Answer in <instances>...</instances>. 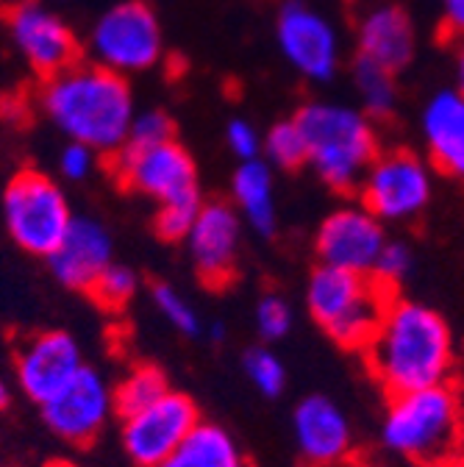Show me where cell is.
<instances>
[{"label": "cell", "mask_w": 464, "mask_h": 467, "mask_svg": "<svg viewBox=\"0 0 464 467\" xmlns=\"http://www.w3.org/2000/svg\"><path fill=\"white\" fill-rule=\"evenodd\" d=\"M39 111L67 142H81L98 156L120 153L137 114L129 78L81 58L39 87Z\"/></svg>", "instance_id": "6da1fadb"}, {"label": "cell", "mask_w": 464, "mask_h": 467, "mask_svg": "<svg viewBox=\"0 0 464 467\" xmlns=\"http://www.w3.org/2000/svg\"><path fill=\"white\" fill-rule=\"evenodd\" d=\"M376 381L395 398L445 384L453 365V337L431 306L395 298L365 345Z\"/></svg>", "instance_id": "7a4b0ae2"}, {"label": "cell", "mask_w": 464, "mask_h": 467, "mask_svg": "<svg viewBox=\"0 0 464 467\" xmlns=\"http://www.w3.org/2000/svg\"><path fill=\"white\" fill-rule=\"evenodd\" d=\"M295 123L306 140V164L336 192H356L367 167L378 156V134L370 117L347 103L309 100Z\"/></svg>", "instance_id": "3957f363"}, {"label": "cell", "mask_w": 464, "mask_h": 467, "mask_svg": "<svg viewBox=\"0 0 464 467\" xmlns=\"http://www.w3.org/2000/svg\"><path fill=\"white\" fill-rule=\"evenodd\" d=\"M381 437L389 451L423 467H464L461 406L445 384L395 395Z\"/></svg>", "instance_id": "277c9868"}, {"label": "cell", "mask_w": 464, "mask_h": 467, "mask_svg": "<svg viewBox=\"0 0 464 467\" xmlns=\"http://www.w3.org/2000/svg\"><path fill=\"white\" fill-rule=\"evenodd\" d=\"M395 289L376 275L320 265L306 286V306L314 323L342 348L365 350L376 334Z\"/></svg>", "instance_id": "5b68a950"}, {"label": "cell", "mask_w": 464, "mask_h": 467, "mask_svg": "<svg viewBox=\"0 0 464 467\" xmlns=\"http://www.w3.org/2000/svg\"><path fill=\"white\" fill-rule=\"evenodd\" d=\"M89 62L123 78L150 73L164 58V31L145 0H123L108 6L84 42Z\"/></svg>", "instance_id": "8992f818"}, {"label": "cell", "mask_w": 464, "mask_h": 467, "mask_svg": "<svg viewBox=\"0 0 464 467\" xmlns=\"http://www.w3.org/2000/svg\"><path fill=\"white\" fill-rule=\"evenodd\" d=\"M4 223L17 248L47 259L62 245L73 223V209L50 175L42 170H20L4 192Z\"/></svg>", "instance_id": "52a82bcc"}, {"label": "cell", "mask_w": 464, "mask_h": 467, "mask_svg": "<svg viewBox=\"0 0 464 467\" xmlns=\"http://www.w3.org/2000/svg\"><path fill=\"white\" fill-rule=\"evenodd\" d=\"M111 170L129 192H139L150 201L161 203H184L203 201L198 170L190 150L170 140L161 145L134 148L126 145L120 153L111 156Z\"/></svg>", "instance_id": "ba28073f"}, {"label": "cell", "mask_w": 464, "mask_h": 467, "mask_svg": "<svg viewBox=\"0 0 464 467\" xmlns=\"http://www.w3.org/2000/svg\"><path fill=\"white\" fill-rule=\"evenodd\" d=\"M359 195L362 206L381 223L415 220L434 195L431 167L412 150L378 153L359 184Z\"/></svg>", "instance_id": "9c48e42d"}, {"label": "cell", "mask_w": 464, "mask_h": 467, "mask_svg": "<svg viewBox=\"0 0 464 467\" xmlns=\"http://www.w3.org/2000/svg\"><path fill=\"white\" fill-rule=\"evenodd\" d=\"M6 28L23 62L45 81L84 58V45L67 20L45 0H17L6 12Z\"/></svg>", "instance_id": "30bf717a"}, {"label": "cell", "mask_w": 464, "mask_h": 467, "mask_svg": "<svg viewBox=\"0 0 464 467\" xmlns=\"http://www.w3.org/2000/svg\"><path fill=\"white\" fill-rule=\"evenodd\" d=\"M275 42L286 65L314 84L339 73L342 42L336 26L306 0H284L275 17Z\"/></svg>", "instance_id": "8fae6325"}, {"label": "cell", "mask_w": 464, "mask_h": 467, "mask_svg": "<svg viewBox=\"0 0 464 467\" xmlns=\"http://www.w3.org/2000/svg\"><path fill=\"white\" fill-rule=\"evenodd\" d=\"M201 423L190 395L170 389L142 412L123 418V448L137 467H156L176 451Z\"/></svg>", "instance_id": "7c38bea8"}, {"label": "cell", "mask_w": 464, "mask_h": 467, "mask_svg": "<svg viewBox=\"0 0 464 467\" xmlns=\"http://www.w3.org/2000/svg\"><path fill=\"white\" fill-rule=\"evenodd\" d=\"M39 409L56 437L70 445H89L106 429L114 412V395L108 381L95 368L84 365L65 389H59Z\"/></svg>", "instance_id": "4fadbf2b"}, {"label": "cell", "mask_w": 464, "mask_h": 467, "mask_svg": "<svg viewBox=\"0 0 464 467\" xmlns=\"http://www.w3.org/2000/svg\"><path fill=\"white\" fill-rule=\"evenodd\" d=\"M81 368H84V354L76 337L59 328L34 331L23 337L15 350L17 381L23 392L39 406L50 400L59 389H65Z\"/></svg>", "instance_id": "5bb4252c"}, {"label": "cell", "mask_w": 464, "mask_h": 467, "mask_svg": "<svg viewBox=\"0 0 464 467\" xmlns=\"http://www.w3.org/2000/svg\"><path fill=\"white\" fill-rule=\"evenodd\" d=\"M242 217L228 201H206L187 234V251L203 284L220 289L237 275Z\"/></svg>", "instance_id": "9a60e30c"}, {"label": "cell", "mask_w": 464, "mask_h": 467, "mask_svg": "<svg viewBox=\"0 0 464 467\" xmlns=\"http://www.w3.org/2000/svg\"><path fill=\"white\" fill-rule=\"evenodd\" d=\"M320 265L373 275V267L387 245L384 223L365 206L334 209L317 228Z\"/></svg>", "instance_id": "2e32d148"}, {"label": "cell", "mask_w": 464, "mask_h": 467, "mask_svg": "<svg viewBox=\"0 0 464 467\" xmlns=\"http://www.w3.org/2000/svg\"><path fill=\"white\" fill-rule=\"evenodd\" d=\"M418 50L415 23L395 0H373L356 17V58L397 76Z\"/></svg>", "instance_id": "e0dca14e"}, {"label": "cell", "mask_w": 464, "mask_h": 467, "mask_svg": "<svg viewBox=\"0 0 464 467\" xmlns=\"http://www.w3.org/2000/svg\"><path fill=\"white\" fill-rule=\"evenodd\" d=\"M47 262L62 286L89 292L100 273L114 262L111 234L92 217H73L62 245L47 256Z\"/></svg>", "instance_id": "ac0fdd59"}, {"label": "cell", "mask_w": 464, "mask_h": 467, "mask_svg": "<svg viewBox=\"0 0 464 467\" xmlns=\"http://www.w3.org/2000/svg\"><path fill=\"white\" fill-rule=\"evenodd\" d=\"M293 431L309 467H328L351 453V423L325 395H309L298 403Z\"/></svg>", "instance_id": "d6986e66"}, {"label": "cell", "mask_w": 464, "mask_h": 467, "mask_svg": "<svg viewBox=\"0 0 464 467\" xmlns=\"http://www.w3.org/2000/svg\"><path fill=\"white\" fill-rule=\"evenodd\" d=\"M420 129L431 164L450 179L464 182V95L456 87L434 92L423 106Z\"/></svg>", "instance_id": "ffe728a7"}, {"label": "cell", "mask_w": 464, "mask_h": 467, "mask_svg": "<svg viewBox=\"0 0 464 467\" xmlns=\"http://www.w3.org/2000/svg\"><path fill=\"white\" fill-rule=\"evenodd\" d=\"M231 198L240 217L262 237L275 234V187L273 167L264 159L240 161L231 179Z\"/></svg>", "instance_id": "44dd1931"}, {"label": "cell", "mask_w": 464, "mask_h": 467, "mask_svg": "<svg viewBox=\"0 0 464 467\" xmlns=\"http://www.w3.org/2000/svg\"><path fill=\"white\" fill-rule=\"evenodd\" d=\"M156 467H248L240 445L222 426L198 423L195 431Z\"/></svg>", "instance_id": "7402d4cb"}, {"label": "cell", "mask_w": 464, "mask_h": 467, "mask_svg": "<svg viewBox=\"0 0 464 467\" xmlns=\"http://www.w3.org/2000/svg\"><path fill=\"white\" fill-rule=\"evenodd\" d=\"M170 392L167 376L161 368L156 365H137L134 370H129L120 384L111 389L114 395V412L120 418H131L137 412H142L145 406L156 403L161 395Z\"/></svg>", "instance_id": "603a6c76"}, {"label": "cell", "mask_w": 464, "mask_h": 467, "mask_svg": "<svg viewBox=\"0 0 464 467\" xmlns=\"http://www.w3.org/2000/svg\"><path fill=\"white\" fill-rule=\"evenodd\" d=\"M354 84L362 100V111L370 117V120H387V117L395 114L397 109V84L395 76L387 73L378 65H370L365 58H356L354 62Z\"/></svg>", "instance_id": "cb8c5ba5"}, {"label": "cell", "mask_w": 464, "mask_h": 467, "mask_svg": "<svg viewBox=\"0 0 464 467\" xmlns=\"http://www.w3.org/2000/svg\"><path fill=\"white\" fill-rule=\"evenodd\" d=\"M262 153L267 156L264 161L270 167H281V170H298L306 164V140L295 123V117L270 126V131L262 137Z\"/></svg>", "instance_id": "d4e9b609"}, {"label": "cell", "mask_w": 464, "mask_h": 467, "mask_svg": "<svg viewBox=\"0 0 464 467\" xmlns=\"http://www.w3.org/2000/svg\"><path fill=\"white\" fill-rule=\"evenodd\" d=\"M137 289H139V275L131 267H126V265L111 262L100 273V278L92 284L89 296L106 312H120L123 306H129L134 301Z\"/></svg>", "instance_id": "484cf974"}, {"label": "cell", "mask_w": 464, "mask_h": 467, "mask_svg": "<svg viewBox=\"0 0 464 467\" xmlns=\"http://www.w3.org/2000/svg\"><path fill=\"white\" fill-rule=\"evenodd\" d=\"M150 298H153V306L161 312V317L179 334H184V337L201 334V317L179 289H172L170 284H153Z\"/></svg>", "instance_id": "4316f807"}, {"label": "cell", "mask_w": 464, "mask_h": 467, "mask_svg": "<svg viewBox=\"0 0 464 467\" xmlns=\"http://www.w3.org/2000/svg\"><path fill=\"white\" fill-rule=\"evenodd\" d=\"M242 368L251 379V384L264 395V398H278L286 387V370L281 365V359L273 354L267 345H259V348H251L245 359H242Z\"/></svg>", "instance_id": "83f0119b"}, {"label": "cell", "mask_w": 464, "mask_h": 467, "mask_svg": "<svg viewBox=\"0 0 464 467\" xmlns=\"http://www.w3.org/2000/svg\"><path fill=\"white\" fill-rule=\"evenodd\" d=\"M203 201H184V203H161L156 212V234L164 243H184L187 234L201 212Z\"/></svg>", "instance_id": "f1b7e54d"}, {"label": "cell", "mask_w": 464, "mask_h": 467, "mask_svg": "<svg viewBox=\"0 0 464 467\" xmlns=\"http://www.w3.org/2000/svg\"><path fill=\"white\" fill-rule=\"evenodd\" d=\"M172 134H176V126H172L167 111H161V109H145V111H137L134 114V123H131V131H129V142L126 145H134V148L161 145V142L176 140Z\"/></svg>", "instance_id": "f546056e"}, {"label": "cell", "mask_w": 464, "mask_h": 467, "mask_svg": "<svg viewBox=\"0 0 464 467\" xmlns=\"http://www.w3.org/2000/svg\"><path fill=\"white\" fill-rule=\"evenodd\" d=\"M289 328H293V306H289L275 292L259 298L256 304V331L262 334L264 342L281 339Z\"/></svg>", "instance_id": "4dcf8cb0"}, {"label": "cell", "mask_w": 464, "mask_h": 467, "mask_svg": "<svg viewBox=\"0 0 464 467\" xmlns=\"http://www.w3.org/2000/svg\"><path fill=\"white\" fill-rule=\"evenodd\" d=\"M412 251H409V245L406 243H392V240H387V245H384V251H381V256H378V262H376V267H373V275L381 281V284H387V286H397L406 275L412 273Z\"/></svg>", "instance_id": "1f68e13d"}, {"label": "cell", "mask_w": 464, "mask_h": 467, "mask_svg": "<svg viewBox=\"0 0 464 467\" xmlns=\"http://www.w3.org/2000/svg\"><path fill=\"white\" fill-rule=\"evenodd\" d=\"M225 142L240 161H251V159H262V134L256 131L253 123L242 120H231L225 129Z\"/></svg>", "instance_id": "d6a6232c"}, {"label": "cell", "mask_w": 464, "mask_h": 467, "mask_svg": "<svg viewBox=\"0 0 464 467\" xmlns=\"http://www.w3.org/2000/svg\"><path fill=\"white\" fill-rule=\"evenodd\" d=\"M98 167V153L81 142H67L59 153V172L67 182H87Z\"/></svg>", "instance_id": "836d02e7"}, {"label": "cell", "mask_w": 464, "mask_h": 467, "mask_svg": "<svg viewBox=\"0 0 464 467\" xmlns=\"http://www.w3.org/2000/svg\"><path fill=\"white\" fill-rule=\"evenodd\" d=\"M442 28L450 39H464V0H439Z\"/></svg>", "instance_id": "e575fe53"}, {"label": "cell", "mask_w": 464, "mask_h": 467, "mask_svg": "<svg viewBox=\"0 0 464 467\" xmlns=\"http://www.w3.org/2000/svg\"><path fill=\"white\" fill-rule=\"evenodd\" d=\"M456 89L464 95V39H459L456 47Z\"/></svg>", "instance_id": "d590c367"}, {"label": "cell", "mask_w": 464, "mask_h": 467, "mask_svg": "<svg viewBox=\"0 0 464 467\" xmlns=\"http://www.w3.org/2000/svg\"><path fill=\"white\" fill-rule=\"evenodd\" d=\"M9 403H12V389L4 379H0V409H6Z\"/></svg>", "instance_id": "8d00e7d4"}, {"label": "cell", "mask_w": 464, "mask_h": 467, "mask_svg": "<svg viewBox=\"0 0 464 467\" xmlns=\"http://www.w3.org/2000/svg\"><path fill=\"white\" fill-rule=\"evenodd\" d=\"M209 331H211V334H209V337H211V339H214V342H217V339H222V337H225V326H222V323H211V328H209Z\"/></svg>", "instance_id": "74e56055"}, {"label": "cell", "mask_w": 464, "mask_h": 467, "mask_svg": "<svg viewBox=\"0 0 464 467\" xmlns=\"http://www.w3.org/2000/svg\"><path fill=\"white\" fill-rule=\"evenodd\" d=\"M47 467H78V464H73V462H50Z\"/></svg>", "instance_id": "f35d334b"}, {"label": "cell", "mask_w": 464, "mask_h": 467, "mask_svg": "<svg viewBox=\"0 0 464 467\" xmlns=\"http://www.w3.org/2000/svg\"><path fill=\"white\" fill-rule=\"evenodd\" d=\"M145 4H148V0H145Z\"/></svg>", "instance_id": "ab89813d"}]
</instances>
